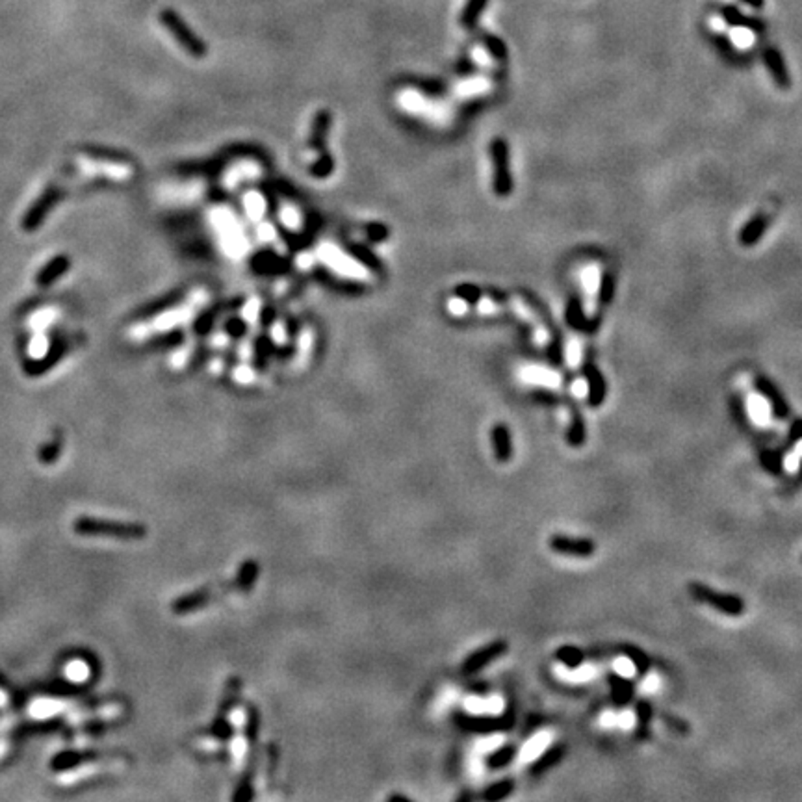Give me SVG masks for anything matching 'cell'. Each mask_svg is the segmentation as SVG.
I'll return each instance as SVG.
<instances>
[{
    "label": "cell",
    "mask_w": 802,
    "mask_h": 802,
    "mask_svg": "<svg viewBox=\"0 0 802 802\" xmlns=\"http://www.w3.org/2000/svg\"><path fill=\"white\" fill-rule=\"evenodd\" d=\"M767 225L769 220L765 215L756 214L754 217L747 221V225L739 231V244L743 245V247H752V245H756L760 240H762L765 231H767Z\"/></svg>",
    "instance_id": "17"
},
{
    "label": "cell",
    "mask_w": 802,
    "mask_h": 802,
    "mask_svg": "<svg viewBox=\"0 0 802 802\" xmlns=\"http://www.w3.org/2000/svg\"><path fill=\"white\" fill-rule=\"evenodd\" d=\"M709 24H711V28L715 30V32H722V30L727 28V21H724V17H713L711 21H709Z\"/></svg>",
    "instance_id": "57"
},
{
    "label": "cell",
    "mask_w": 802,
    "mask_h": 802,
    "mask_svg": "<svg viewBox=\"0 0 802 802\" xmlns=\"http://www.w3.org/2000/svg\"><path fill=\"white\" fill-rule=\"evenodd\" d=\"M229 342V337L227 335H215V337H212V346H227Z\"/></svg>",
    "instance_id": "58"
},
{
    "label": "cell",
    "mask_w": 802,
    "mask_h": 802,
    "mask_svg": "<svg viewBox=\"0 0 802 802\" xmlns=\"http://www.w3.org/2000/svg\"><path fill=\"white\" fill-rule=\"evenodd\" d=\"M600 724L604 728H616V713H613V711L604 713L602 719H600Z\"/></svg>",
    "instance_id": "55"
},
{
    "label": "cell",
    "mask_w": 802,
    "mask_h": 802,
    "mask_svg": "<svg viewBox=\"0 0 802 802\" xmlns=\"http://www.w3.org/2000/svg\"><path fill=\"white\" fill-rule=\"evenodd\" d=\"M754 389L762 394L763 400L767 401L769 409H771V414H773L774 418L785 420L790 416L791 413L790 405H787V401H785V398L782 395V392L776 389V384L771 383L767 377L760 375V377L754 379Z\"/></svg>",
    "instance_id": "12"
},
{
    "label": "cell",
    "mask_w": 802,
    "mask_h": 802,
    "mask_svg": "<svg viewBox=\"0 0 802 802\" xmlns=\"http://www.w3.org/2000/svg\"><path fill=\"white\" fill-rule=\"evenodd\" d=\"M513 791H515V780L513 778L500 780V782L492 784L485 793H483V799L488 802L501 801V799H506V796L511 795Z\"/></svg>",
    "instance_id": "32"
},
{
    "label": "cell",
    "mask_w": 802,
    "mask_h": 802,
    "mask_svg": "<svg viewBox=\"0 0 802 802\" xmlns=\"http://www.w3.org/2000/svg\"><path fill=\"white\" fill-rule=\"evenodd\" d=\"M550 743H552V733L550 732L537 733V736H533V738L529 739L528 743L524 745L522 752H520L522 760L524 762H531V760H535V758L541 754L542 750L546 749Z\"/></svg>",
    "instance_id": "21"
},
{
    "label": "cell",
    "mask_w": 802,
    "mask_h": 802,
    "mask_svg": "<svg viewBox=\"0 0 802 802\" xmlns=\"http://www.w3.org/2000/svg\"><path fill=\"white\" fill-rule=\"evenodd\" d=\"M611 697H613V702L616 704V706H624V704L630 702V698H632V693H634V687H632V684L628 681V678H624V676H611Z\"/></svg>",
    "instance_id": "23"
},
{
    "label": "cell",
    "mask_w": 802,
    "mask_h": 802,
    "mask_svg": "<svg viewBox=\"0 0 802 802\" xmlns=\"http://www.w3.org/2000/svg\"><path fill=\"white\" fill-rule=\"evenodd\" d=\"M567 754V745L555 743L548 745L546 749L542 750L541 754L537 756L535 760H531V767H529V774L531 776H541L542 773H546L548 769L555 767L561 763V760Z\"/></svg>",
    "instance_id": "14"
},
{
    "label": "cell",
    "mask_w": 802,
    "mask_h": 802,
    "mask_svg": "<svg viewBox=\"0 0 802 802\" xmlns=\"http://www.w3.org/2000/svg\"><path fill=\"white\" fill-rule=\"evenodd\" d=\"M485 45H487V53L494 60L507 58V47L500 37H496V35H485Z\"/></svg>",
    "instance_id": "39"
},
{
    "label": "cell",
    "mask_w": 802,
    "mask_h": 802,
    "mask_svg": "<svg viewBox=\"0 0 802 802\" xmlns=\"http://www.w3.org/2000/svg\"><path fill=\"white\" fill-rule=\"evenodd\" d=\"M507 650H509V645H507V641L501 639L492 641V643H488V645L477 648L476 652H472L470 656L461 663V675L465 676L477 675L481 668H485L487 665L496 661V659H500Z\"/></svg>",
    "instance_id": "9"
},
{
    "label": "cell",
    "mask_w": 802,
    "mask_h": 802,
    "mask_svg": "<svg viewBox=\"0 0 802 802\" xmlns=\"http://www.w3.org/2000/svg\"><path fill=\"white\" fill-rule=\"evenodd\" d=\"M208 598H210L208 589H199V591H193V593H188L186 596H181V598L175 600L173 605H171V609H173V613H177V615L192 613V611L203 607V605L208 602Z\"/></svg>",
    "instance_id": "18"
},
{
    "label": "cell",
    "mask_w": 802,
    "mask_h": 802,
    "mask_svg": "<svg viewBox=\"0 0 802 802\" xmlns=\"http://www.w3.org/2000/svg\"><path fill=\"white\" fill-rule=\"evenodd\" d=\"M329 127H331V114L329 112H320L316 116L314 123H312V130H310V145L314 147V149L321 147L327 132H329Z\"/></svg>",
    "instance_id": "25"
},
{
    "label": "cell",
    "mask_w": 802,
    "mask_h": 802,
    "mask_svg": "<svg viewBox=\"0 0 802 802\" xmlns=\"http://www.w3.org/2000/svg\"><path fill=\"white\" fill-rule=\"evenodd\" d=\"M271 338H274L275 344H285L286 342V327L285 323H280V321H275L274 326H271Z\"/></svg>",
    "instance_id": "52"
},
{
    "label": "cell",
    "mask_w": 802,
    "mask_h": 802,
    "mask_svg": "<svg viewBox=\"0 0 802 802\" xmlns=\"http://www.w3.org/2000/svg\"><path fill=\"white\" fill-rule=\"evenodd\" d=\"M210 732L214 733L215 738L220 739H229L231 736H233V727L229 724L227 721H223V719H215L214 724H212V730Z\"/></svg>",
    "instance_id": "44"
},
{
    "label": "cell",
    "mask_w": 802,
    "mask_h": 802,
    "mask_svg": "<svg viewBox=\"0 0 802 802\" xmlns=\"http://www.w3.org/2000/svg\"><path fill=\"white\" fill-rule=\"evenodd\" d=\"M236 372H238V373H236V377L244 379V381H247V379L253 377V373H251V370H247V368H244V366L238 368Z\"/></svg>",
    "instance_id": "59"
},
{
    "label": "cell",
    "mask_w": 802,
    "mask_h": 802,
    "mask_svg": "<svg viewBox=\"0 0 802 802\" xmlns=\"http://www.w3.org/2000/svg\"><path fill=\"white\" fill-rule=\"evenodd\" d=\"M455 296L463 297L466 303H477L479 301V297H481V292H479V288H476V286L461 285L459 288H457V292H455Z\"/></svg>",
    "instance_id": "42"
},
{
    "label": "cell",
    "mask_w": 802,
    "mask_h": 802,
    "mask_svg": "<svg viewBox=\"0 0 802 802\" xmlns=\"http://www.w3.org/2000/svg\"><path fill=\"white\" fill-rule=\"evenodd\" d=\"M455 724L461 727L463 730L477 733H492L498 730H509L513 724V713H507V717H481V715H466V713H457L455 715Z\"/></svg>",
    "instance_id": "10"
},
{
    "label": "cell",
    "mask_w": 802,
    "mask_h": 802,
    "mask_svg": "<svg viewBox=\"0 0 802 802\" xmlns=\"http://www.w3.org/2000/svg\"><path fill=\"white\" fill-rule=\"evenodd\" d=\"M598 303L602 305V307H605V305H609L611 299H613V294H615V277H613V274H604L602 275V279H600L598 283Z\"/></svg>",
    "instance_id": "37"
},
{
    "label": "cell",
    "mask_w": 802,
    "mask_h": 802,
    "mask_svg": "<svg viewBox=\"0 0 802 802\" xmlns=\"http://www.w3.org/2000/svg\"><path fill=\"white\" fill-rule=\"evenodd\" d=\"M741 2H745V4H749V6H752V8H762L763 6V0H741Z\"/></svg>",
    "instance_id": "62"
},
{
    "label": "cell",
    "mask_w": 802,
    "mask_h": 802,
    "mask_svg": "<svg viewBox=\"0 0 802 802\" xmlns=\"http://www.w3.org/2000/svg\"><path fill=\"white\" fill-rule=\"evenodd\" d=\"M479 87H487V84L483 80H470L466 82V84H463V86H459V89H457V95L459 97H466V95H474V93H479L481 89Z\"/></svg>",
    "instance_id": "45"
},
{
    "label": "cell",
    "mask_w": 802,
    "mask_h": 802,
    "mask_svg": "<svg viewBox=\"0 0 802 802\" xmlns=\"http://www.w3.org/2000/svg\"><path fill=\"white\" fill-rule=\"evenodd\" d=\"M76 531L114 537V539H123V541H136V539H143L147 535L145 528L138 526V524L105 522V520H95V518H82L80 522L76 524Z\"/></svg>",
    "instance_id": "4"
},
{
    "label": "cell",
    "mask_w": 802,
    "mask_h": 802,
    "mask_svg": "<svg viewBox=\"0 0 802 802\" xmlns=\"http://www.w3.org/2000/svg\"><path fill=\"white\" fill-rule=\"evenodd\" d=\"M398 103H400V106L405 112L413 114V116L425 117L427 121H435L444 125V123L449 119L448 106L431 100L429 97H425V95H422L420 91H411V89H407V91L400 93Z\"/></svg>",
    "instance_id": "5"
},
{
    "label": "cell",
    "mask_w": 802,
    "mask_h": 802,
    "mask_svg": "<svg viewBox=\"0 0 802 802\" xmlns=\"http://www.w3.org/2000/svg\"><path fill=\"white\" fill-rule=\"evenodd\" d=\"M244 204L247 208V214L253 221H260L262 215L266 214V199L258 192H247L244 197Z\"/></svg>",
    "instance_id": "31"
},
{
    "label": "cell",
    "mask_w": 802,
    "mask_h": 802,
    "mask_svg": "<svg viewBox=\"0 0 802 802\" xmlns=\"http://www.w3.org/2000/svg\"><path fill=\"white\" fill-rule=\"evenodd\" d=\"M641 687H643V691H645V693L656 691L657 687H659V678H657L656 675L646 676L645 681H643V686H641Z\"/></svg>",
    "instance_id": "54"
},
{
    "label": "cell",
    "mask_w": 802,
    "mask_h": 802,
    "mask_svg": "<svg viewBox=\"0 0 802 802\" xmlns=\"http://www.w3.org/2000/svg\"><path fill=\"white\" fill-rule=\"evenodd\" d=\"M564 320H567V323H569L572 329H585L587 320H585V316H583L582 303H580V299L576 296L570 297L569 303H567V308H564Z\"/></svg>",
    "instance_id": "29"
},
{
    "label": "cell",
    "mask_w": 802,
    "mask_h": 802,
    "mask_svg": "<svg viewBox=\"0 0 802 802\" xmlns=\"http://www.w3.org/2000/svg\"><path fill=\"white\" fill-rule=\"evenodd\" d=\"M730 39H732V43L738 48H750L754 45L756 35L749 26H745V24H733L732 30H730Z\"/></svg>",
    "instance_id": "33"
},
{
    "label": "cell",
    "mask_w": 802,
    "mask_h": 802,
    "mask_svg": "<svg viewBox=\"0 0 802 802\" xmlns=\"http://www.w3.org/2000/svg\"><path fill=\"white\" fill-rule=\"evenodd\" d=\"M522 379L526 383L541 384V386H558L559 384L558 373L544 370V368H526V370H522Z\"/></svg>",
    "instance_id": "19"
},
{
    "label": "cell",
    "mask_w": 802,
    "mask_h": 802,
    "mask_svg": "<svg viewBox=\"0 0 802 802\" xmlns=\"http://www.w3.org/2000/svg\"><path fill=\"white\" fill-rule=\"evenodd\" d=\"M689 594H691L697 602L713 607V609L722 613V615L738 618V616H741L745 613V600L741 598V596H738V594L721 593V591H715V589H711L708 587V585H704V583L698 582L689 583Z\"/></svg>",
    "instance_id": "2"
},
{
    "label": "cell",
    "mask_w": 802,
    "mask_h": 802,
    "mask_svg": "<svg viewBox=\"0 0 802 802\" xmlns=\"http://www.w3.org/2000/svg\"><path fill=\"white\" fill-rule=\"evenodd\" d=\"M258 572H260L258 561H255V559H247V561H244V564L240 567L238 576H236V585H238L242 591H251V589L255 587Z\"/></svg>",
    "instance_id": "20"
},
{
    "label": "cell",
    "mask_w": 802,
    "mask_h": 802,
    "mask_svg": "<svg viewBox=\"0 0 802 802\" xmlns=\"http://www.w3.org/2000/svg\"><path fill=\"white\" fill-rule=\"evenodd\" d=\"M260 173V168H258V163H251V162H242L238 163V166H233V168L229 169L227 175H225V184L227 186H233L234 182L238 181H244V179H249V177H255V175Z\"/></svg>",
    "instance_id": "27"
},
{
    "label": "cell",
    "mask_w": 802,
    "mask_h": 802,
    "mask_svg": "<svg viewBox=\"0 0 802 802\" xmlns=\"http://www.w3.org/2000/svg\"><path fill=\"white\" fill-rule=\"evenodd\" d=\"M331 169H332V160L329 157H323L320 162L316 163V166H312V173H314L316 177H326V175L331 173Z\"/></svg>",
    "instance_id": "49"
},
{
    "label": "cell",
    "mask_w": 802,
    "mask_h": 802,
    "mask_svg": "<svg viewBox=\"0 0 802 802\" xmlns=\"http://www.w3.org/2000/svg\"><path fill=\"white\" fill-rule=\"evenodd\" d=\"M158 19H160V23H162L163 28L173 35L175 41H177L190 56H193V58H203L204 54H206V45L203 43V39L193 34L192 28L182 21V17L179 13L173 12V10H162L160 15H158Z\"/></svg>",
    "instance_id": "3"
},
{
    "label": "cell",
    "mask_w": 802,
    "mask_h": 802,
    "mask_svg": "<svg viewBox=\"0 0 802 802\" xmlns=\"http://www.w3.org/2000/svg\"><path fill=\"white\" fill-rule=\"evenodd\" d=\"M787 440H790V444H795V442L802 440V418L793 420V424H791L790 427V433H787Z\"/></svg>",
    "instance_id": "50"
},
{
    "label": "cell",
    "mask_w": 802,
    "mask_h": 802,
    "mask_svg": "<svg viewBox=\"0 0 802 802\" xmlns=\"http://www.w3.org/2000/svg\"><path fill=\"white\" fill-rule=\"evenodd\" d=\"M558 675L563 676V678H567V680H570V681H587V680H591L594 675H596V668L591 667V665H583L582 663L580 667H576V668L559 667Z\"/></svg>",
    "instance_id": "34"
},
{
    "label": "cell",
    "mask_w": 802,
    "mask_h": 802,
    "mask_svg": "<svg viewBox=\"0 0 802 802\" xmlns=\"http://www.w3.org/2000/svg\"><path fill=\"white\" fill-rule=\"evenodd\" d=\"M796 477H795V483L796 485H802V457L801 461H799V465H796Z\"/></svg>",
    "instance_id": "61"
},
{
    "label": "cell",
    "mask_w": 802,
    "mask_h": 802,
    "mask_svg": "<svg viewBox=\"0 0 802 802\" xmlns=\"http://www.w3.org/2000/svg\"><path fill=\"white\" fill-rule=\"evenodd\" d=\"M587 392V384L583 383H574V394L580 395V394H585Z\"/></svg>",
    "instance_id": "60"
},
{
    "label": "cell",
    "mask_w": 802,
    "mask_h": 802,
    "mask_svg": "<svg viewBox=\"0 0 802 802\" xmlns=\"http://www.w3.org/2000/svg\"><path fill=\"white\" fill-rule=\"evenodd\" d=\"M244 320L249 321V323H253V321L258 320V314H260V299L258 297H253V299H249V301L245 303L244 307Z\"/></svg>",
    "instance_id": "41"
},
{
    "label": "cell",
    "mask_w": 802,
    "mask_h": 802,
    "mask_svg": "<svg viewBox=\"0 0 802 802\" xmlns=\"http://www.w3.org/2000/svg\"><path fill=\"white\" fill-rule=\"evenodd\" d=\"M468 305H470V303H466L465 299H463V297H459V296L452 297V299H449V301H448L449 312H452V314H454V316H463V314H466V310H468Z\"/></svg>",
    "instance_id": "46"
},
{
    "label": "cell",
    "mask_w": 802,
    "mask_h": 802,
    "mask_svg": "<svg viewBox=\"0 0 802 802\" xmlns=\"http://www.w3.org/2000/svg\"><path fill=\"white\" fill-rule=\"evenodd\" d=\"M490 158H492V188L498 197H507L513 192L511 160H509V145L504 140H494L490 143Z\"/></svg>",
    "instance_id": "6"
},
{
    "label": "cell",
    "mask_w": 802,
    "mask_h": 802,
    "mask_svg": "<svg viewBox=\"0 0 802 802\" xmlns=\"http://www.w3.org/2000/svg\"><path fill=\"white\" fill-rule=\"evenodd\" d=\"M749 414L756 424L767 425L769 422H771V409H769V403L763 400V398H758V395H750L749 398Z\"/></svg>",
    "instance_id": "28"
},
{
    "label": "cell",
    "mask_w": 802,
    "mask_h": 802,
    "mask_svg": "<svg viewBox=\"0 0 802 802\" xmlns=\"http://www.w3.org/2000/svg\"><path fill=\"white\" fill-rule=\"evenodd\" d=\"M760 465L763 466V470H767L773 476H778L782 468H784V459L780 457L778 452L773 449H763L760 454Z\"/></svg>",
    "instance_id": "36"
},
{
    "label": "cell",
    "mask_w": 802,
    "mask_h": 802,
    "mask_svg": "<svg viewBox=\"0 0 802 802\" xmlns=\"http://www.w3.org/2000/svg\"><path fill=\"white\" fill-rule=\"evenodd\" d=\"M587 440V427H585V420L582 418V414L574 413L572 420H570L569 433H567V442H569L572 448H582Z\"/></svg>",
    "instance_id": "22"
},
{
    "label": "cell",
    "mask_w": 802,
    "mask_h": 802,
    "mask_svg": "<svg viewBox=\"0 0 802 802\" xmlns=\"http://www.w3.org/2000/svg\"><path fill=\"white\" fill-rule=\"evenodd\" d=\"M763 62L767 65L769 73L773 76V80L776 82V86H780L782 89H787V87L791 86L790 71L785 67V62L784 58H782L780 51H776V48H767V51L763 53Z\"/></svg>",
    "instance_id": "16"
},
{
    "label": "cell",
    "mask_w": 802,
    "mask_h": 802,
    "mask_svg": "<svg viewBox=\"0 0 802 802\" xmlns=\"http://www.w3.org/2000/svg\"><path fill=\"white\" fill-rule=\"evenodd\" d=\"M490 440H492L496 461L498 463H509L513 457V438L509 427L506 424H496L492 431H490Z\"/></svg>",
    "instance_id": "15"
},
{
    "label": "cell",
    "mask_w": 802,
    "mask_h": 802,
    "mask_svg": "<svg viewBox=\"0 0 802 802\" xmlns=\"http://www.w3.org/2000/svg\"><path fill=\"white\" fill-rule=\"evenodd\" d=\"M622 652H624V656L628 657L630 661L634 663L637 672H646V670H648V667H650V657L646 656L641 648L632 645H624L622 646Z\"/></svg>",
    "instance_id": "35"
},
{
    "label": "cell",
    "mask_w": 802,
    "mask_h": 802,
    "mask_svg": "<svg viewBox=\"0 0 802 802\" xmlns=\"http://www.w3.org/2000/svg\"><path fill=\"white\" fill-rule=\"evenodd\" d=\"M279 215H280V221L285 223V227H288L290 231H299V229L303 227L301 215H299L297 208H294V206H290V204L280 206Z\"/></svg>",
    "instance_id": "38"
},
{
    "label": "cell",
    "mask_w": 802,
    "mask_h": 802,
    "mask_svg": "<svg viewBox=\"0 0 802 802\" xmlns=\"http://www.w3.org/2000/svg\"><path fill=\"white\" fill-rule=\"evenodd\" d=\"M548 355H550V362H552L553 366H559V364L563 362V346H561V342H559V340H553V342H550Z\"/></svg>",
    "instance_id": "47"
},
{
    "label": "cell",
    "mask_w": 802,
    "mask_h": 802,
    "mask_svg": "<svg viewBox=\"0 0 802 802\" xmlns=\"http://www.w3.org/2000/svg\"><path fill=\"white\" fill-rule=\"evenodd\" d=\"M548 544L553 552L559 555H567V558L587 559L596 552V544L591 539H572V537H564L561 533L550 537Z\"/></svg>",
    "instance_id": "11"
},
{
    "label": "cell",
    "mask_w": 802,
    "mask_h": 802,
    "mask_svg": "<svg viewBox=\"0 0 802 802\" xmlns=\"http://www.w3.org/2000/svg\"><path fill=\"white\" fill-rule=\"evenodd\" d=\"M517 747L515 745H504L500 749H496L494 752H490L487 756V765L490 769H504L517 758Z\"/></svg>",
    "instance_id": "24"
},
{
    "label": "cell",
    "mask_w": 802,
    "mask_h": 802,
    "mask_svg": "<svg viewBox=\"0 0 802 802\" xmlns=\"http://www.w3.org/2000/svg\"><path fill=\"white\" fill-rule=\"evenodd\" d=\"M318 256H320V260L323 262L326 266L331 267L335 274L342 275L346 279H357V280L370 279L368 269H364L359 262L353 260V258L349 255H346L344 251L338 249L337 245L332 244L320 245Z\"/></svg>",
    "instance_id": "7"
},
{
    "label": "cell",
    "mask_w": 802,
    "mask_h": 802,
    "mask_svg": "<svg viewBox=\"0 0 802 802\" xmlns=\"http://www.w3.org/2000/svg\"><path fill=\"white\" fill-rule=\"evenodd\" d=\"M487 2L488 0H466L465 8H463V12H461L459 23L463 24L465 28L476 26V23L479 21V17H481L483 10L487 6Z\"/></svg>",
    "instance_id": "26"
},
{
    "label": "cell",
    "mask_w": 802,
    "mask_h": 802,
    "mask_svg": "<svg viewBox=\"0 0 802 802\" xmlns=\"http://www.w3.org/2000/svg\"><path fill=\"white\" fill-rule=\"evenodd\" d=\"M585 384H587L589 407H600L605 401V395H607V384H605V379L598 370V366H594V364L585 366Z\"/></svg>",
    "instance_id": "13"
},
{
    "label": "cell",
    "mask_w": 802,
    "mask_h": 802,
    "mask_svg": "<svg viewBox=\"0 0 802 802\" xmlns=\"http://www.w3.org/2000/svg\"><path fill=\"white\" fill-rule=\"evenodd\" d=\"M206 301H208V292L204 290V288H199V290H195L192 296L188 297L186 303H182L179 307L169 308L163 314L157 316L152 320H147L145 323H141L136 329H132V337L147 338L151 337V335H157V332L169 331V329L181 326V323H186Z\"/></svg>",
    "instance_id": "1"
},
{
    "label": "cell",
    "mask_w": 802,
    "mask_h": 802,
    "mask_svg": "<svg viewBox=\"0 0 802 802\" xmlns=\"http://www.w3.org/2000/svg\"><path fill=\"white\" fill-rule=\"evenodd\" d=\"M663 721L667 722L670 728H675L676 732L689 733V724L686 721H681V719H675L672 715H663Z\"/></svg>",
    "instance_id": "51"
},
{
    "label": "cell",
    "mask_w": 802,
    "mask_h": 802,
    "mask_svg": "<svg viewBox=\"0 0 802 802\" xmlns=\"http://www.w3.org/2000/svg\"><path fill=\"white\" fill-rule=\"evenodd\" d=\"M635 713H637V719H639V724L641 728H646V724L650 722L652 715H654V709H652V706L648 702H639L637 704V708H635Z\"/></svg>",
    "instance_id": "43"
},
{
    "label": "cell",
    "mask_w": 802,
    "mask_h": 802,
    "mask_svg": "<svg viewBox=\"0 0 802 802\" xmlns=\"http://www.w3.org/2000/svg\"><path fill=\"white\" fill-rule=\"evenodd\" d=\"M583 280H585V286H587L589 290L594 292V288L598 286V275H596V269H594V267H589V269H585V274H583Z\"/></svg>",
    "instance_id": "53"
},
{
    "label": "cell",
    "mask_w": 802,
    "mask_h": 802,
    "mask_svg": "<svg viewBox=\"0 0 802 802\" xmlns=\"http://www.w3.org/2000/svg\"><path fill=\"white\" fill-rule=\"evenodd\" d=\"M212 221L215 229L220 231L223 247L229 251V255H242L245 251V240L240 231V225L236 223V217L227 208H217L212 212Z\"/></svg>",
    "instance_id": "8"
},
{
    "label": "cell",
    "mask_w": 802,
    "mask_h": 802,
    "mask_svg": "<svg viewBox=\"0 0 802 802\" xmlns=\"http://www.w3.org/2000/svg\"><path fill=\"white\" fill-rule=\"evenodd\" d=\"M389 801H390V802H394V801L407 802V801H409V796H405V795H390V796H389Z\"/></svg>",
    "instance_id": "63"
},
{
    "label": "cell",
    "mask_w": 802,
    "mask_h": 802,
    "mask_svg": "<svg viewBox=\"0 0 802 802\" xmlns=\"http://www.w3.org/2000/svg\"><path fill=\"white\" fill-rule=\"evenodd\" d=\"M578 361H580V348L576 346V344H570L569 346V362L574 366V364H578Z\"/></svg>",
    "instance_id": "56"
},
{
    "label": "cell",
    "mask_w": 802,
    "mask_h": 802,
    "mask_svg": "<svg viewBox=\"0 0 802 802\" xmlns=\"http://www.w3.org/2000/svg\"><path fill=\"white\" fill-rule=\"evenodd\" d=\"M613 668H615L616 675L624 676V678H632V676H634L635 672H637V670H635V665H634V663H632V661H630V659H628V657H626V656H624V657H618V659H616V661L613 663Z\"/></svg>",
    "instance_id": "40"
},
{
    "label": "cell",
    "mask_w": 802,
    "mask_h": 802,
    "mask_svg": "<svg viewBox=\"0 0 802 802\" xmlns=\"http://www.w3.org/2000/svg\"><path fill=\"white\" fill-rule=\"evenodd\" d=\"M635 724V717L634 713H630V711H622V713H616V728H622V730H632Z\"/></svg>",
    "instance_id": "48"
},
{
    "label": "cell",
    "mask_w": 802,
    "mask_h": 802,
    "mask_svg": "<svg viewBox=\"0 0 802 802\" xmlns=\"http://www.w3.org/2000/svg\"><path fill=\"white\" fill-rule=\"evenodd\" d=\"M555 657H558V661L561 663V667H567V668H576L580 667L583 663V652L578 648V646H572V645H564V646H559L558 650H555Z\"/></svg>",
    "instance_id": "30"
}]
</instances>
